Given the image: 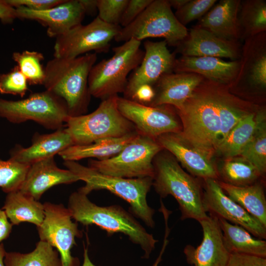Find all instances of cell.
Returning a JSON list of instances; mask_svg holds the SVG:
<instances>
[{
	"mask_svg": "<svg viewBox=\"0 0 266 266\" xmlns=\"http://www.w3.org/2000/svg\"><path fill=\"white\" fill-rule=\"evenodd\" d=\"M225 266H266V258L241 253H230Z\"/></svg>",
	"mask_w": 266,
	"mask_h": 266,
	"instance_id": "obj_42",
	"label": "cell"
},
{
	"mask_svg": "<svg viewBox=\"0 0 266 266\" xmlns=\"http://www.w3.org/2000/svg\"><path fill=\"white\" fill-rule=\"evenodd\" d=\"M29 167L10 158L5 161L0 159V187L2 190L7 194L19 190Z\"/></svg>",
	"mask_w": 266,
	"mask_h": 266,
	"instance_id": "obj_36",
	"label": "cell"
},
{
	"mask_svg": "<svg viewBox=\"0 0 266 266\" xmlns=\"http://www.w3.org/2000/svg\"><path fill=\"white\" fill-rule=\"evenodd\" d=\"M216 0H189L181 8L176 10L174 15L183 26L192 21L200 19L216 3Z\"/></svg>",
	"mask_w": 266,
	"mask_h": 266,
	"instance_id": "obj_37",
	"label": "cell"
},
{
	"mask_svg": "<svg viewBox=\"0 0 266 266\" xmlns=\"http://www.w3.org/2000/svg\"><path fill=\"white\" fill-rule=\"evenodd\" d=\"M79 180L80 178L70 170L59 167L54 157H51L30 166L19 190L38 200L53 186Z\"/></svg>",
	"mask_w": 266,
	"mask_h": 266,
	"instance_id": "obj_21",
	"label": "cell"
},
{
	"mask_svg": "<svg viewBox=\"0 0 266 266\" xmlns=\"http://www.w3.org/2000/svg\"><path fill=\"white\" fill-rule=\"evenodd\" d=\"M218 182L229 197L266 227V198L261 183L237 186L221 181Z\"/></svg>",
	"mask_w": 266,
	"mask_h": 266,
	"instance_id": "obj_28",
	"label": "cell"
},
{
	"mask_svg": "<svg viewBox=\"0 0 266 266\" xmlns=\"http://www.w3.org/2000/svg\"><path fill=\"white\" fill-rule=\"evenodd\" d=\"M118 108L141 135L154 139L181 131V126L167 105L153 106L118 97Z\"/></svg>",
	"mask_w": 266,
	"mask_h": 266,
	"instance_id": "obj_13",
	"label": "cell"
},
{
	"mask_svg": "<svg viewBox=\"0 0 266 266\" xmlns=\"http://www.w3.org/2000/svg\"><path fill=\"white\" fill-rule=\"evenodd\" d=\"M218 83L204 78L192 97L176 109L182 122L180 135L212 156L219 144L220 131Z\"/></svg>",
	"mask_w": 266,
	"mask_h": 266,
	"instance_id": "obj_1",
	"label": "cell"
},
{
	"mask_svg": "<svg viewBox=\"0 0 266 266\" xmlns=\"http://www.w3.org/2000/svg\"><path fill=\"white\" fill-rule=\"evenodd\" d=\"M157 141L163 148L169 152L191 174L203 179L218 178V170L213 161V156L195 146L179 133H166Z\"/></svg>",
	"mask_w": 266,
	"mask_h": 266,
	"instance_id": "obj_20",
	"label": "cell"
},
{
	"mask_svg": "<svg viewBox=\"0 0 266 266\" xmlns=\"http://www.w3.org/2000/svg\"><path fill=\"white\" fill-rule=\"evenodd\" d=\"M64 165L85 182V185L78 189L80 191L88 195L93 190H108L127 201L132 213L147 226L154 227L155 210L148 205L146 200L153 178H126L107 175L76 161H64Z\"/></svg>",
	"mask_w": 266,
	"mask_h": 266,
	"instance_id": "obj_5",
	"label": "cell"
},
{
	"mask_svg": "<svg viewBox=\"0 0 266 266\" xmlns=\"http://www.w3.org/2000/svg\"><path fill=\"white\" fill-rule=\"evenodd\" d=\"M13 60L31 85H43L44 80V68L41 62L44 57L42 53L37 51L24 50L14 52Z\"/></svg>",
	"mask_w": 266,
	"mask_h": 266,
	"instance_id": "obj_35",
	"label": "cell"
},
{
	"mask_svg": "<svg viewBox=\"0 0 266 266\" xmlns=\"http://www.w3.org/2000/svg\"><path fill=\"white\" fill-rule=\"evenodd\" d=\"M241 0H219L200 20L196 25L217 36L230 41L241 39L238 12Z\"/></svg>",
	"mask_w": 266,
	"mask_h": 266,
	"instance_id": "obj_25",
	"label": "cell"
},
{
	"mask_svg": "<svg viewBox=\"0 0 266 266\" xmlns=\"http://www.w3.org/2000/svg\"><path fill=\"white\" fill-rule=\"evenodd\" d=\"M154 160L152 185L161 198L171 195L175 198L181 219H193L199 222L207 218L200 182L186 172L170 154L159 153Z\"/></svg>",
	"mask_w": 266,
	"mask_h": 266,
	"instance_id": "obj_4",
	"label": "cell"
},
{
	"mask_svg": "<svg viewBox=\"0 0 266 266\" xmlns=\"http://www.w3.org/2000/svg\"><path fill=\"white\" fill-rule=\"evenodd\" d=\"M203 188V204L206 213L243 227L257 238L266 239V227L229 197L218 180L204 179Z\"/></svg>",
	"mask_w": 266,
	"mask_h": 266,
	"instance_id": "obj_15",
	"label": "cell"
},
{
	"mask_svg": "<svg viewBox=\"0 0 266 266\" xmlns=\"http://www.w3.org/2000/svg\"><path fill=\"white\" fill-rule=\"evenodd\" d=\"M15 9L17 18L37 21L47 27L50 37H57L81 24L86 14L79 0H65L43 11L31 10L24 6Z\"/></svg>",
	"mask_w": 266,
	"mask_h": 266,
	"instance_id": "obj_18",
	"label": "cell"
},
{
	"mask_svg": "<svg viewBox=\"0 0 266 266\" xmlns=\"http://www.w3.org/2000/svg\"><path fill=\"white\" fill-rule=\"evenodd\" d=\"M2 209L13 225L27 222L38 227L44 218L43 204L19 190L7 194Z\"/></svg>",
	"mask_w": 266,
	"mask_h": 266,
	"instance_id": "obj_27",
	"label": "cell"
},
{
	"mask_svg": "<svg viewBox=\"0 0 266 266\" xmlns=\"http://www.w3.org/2000/svg\"><path fill=\"white\" fill-rule=\"evenodd\" d=\"M173 13L167 0H153L132 23L122 28L115 37L117 42L150 37H163L167 45L177 46L188 35Z\"/></svg>",
	"mask_w": 266,
	"mask_h": 266,
	"instance_id": "obj_9",
	"label": "cell"
},
{
	"mask_svg": "<svg viewBox=\"0 0 266 266\" xmlns=\"http://www.w3.org/2000/svg\"><path fill=\"white\" fill-rule=\"evenodd\" d=\"M257 110L246 115L217 146L215 152L227 158L238 156L252 137L257 124Z\"/></svg>",
	"mask_w": 266,
	"mask_h": 266,
	"instance_id": "obj_30",
	"label": "cell"
},
{
	"mask_svg": "<svg viewBox=\"0 0 266 266\" xmlns=\"http://www.w3.org/2000/svg\"><path fill=\"white\" fill-rule=\"evenodd\" d=\"M224 179L221 181L233 185L244 186L257 182L262 176L256 168L249 161L241 157H234L224 162L218 171V177Z\"/></svg>",
	"mask_w": 266,
	"mask_h": 266,
	"instance_id": "obj_34",
	"label": "cell"
},
{
	"mask_svg": "<svg viewBox=\"0 0 266 266\" xmlns=\"http://www.w3.org/2000/svg\"><path fill=\"white\" fill-rule=\"evenodd\" d=\"M129 0H98V17L104 22L119 25Z\"/></svg>",
	"mask_w": 266,
	"mask_h": 266,
	"instance_id": "obj_39",
	"label": "cell"
},
{
	"mask_svg": "<svg viewBox=\"0 0 266 266\" xmlns=\"http://www.w3.org/2000/svg\"><path fill=\"white\" fill-rule=\"evenodd\" d=\"M199 223L202 240L196 247L189 244L185 247L187 262L191 266H225L230 253L225 246L218 218L209 214Z\"/></svg>",
	"mask_w": 266,
	"mask_h": 266,
	"instance_id": "obj_17",
	"label": "cell"
},
{
	"mask_svg": "<svg viewBox=\"0 0 266 266\" xmlns=\"http://www.w3.org/2000/svg\"><path fill=\"white\" fill-rule=\"evenodd\" d=\"M121 28L120 25L106 23L97 16L89 24H81L56 37L54 57L71 59L92 51L106 53Z\"/></svg>",
	"mask_w": 266,
	"mask_h": 266,
	"instance_id": "obj_11",
	"label": "cell"
},
{
	"mask_svg": "<svg viewBox=\"0 0 266 266\" xmlns=\"http://www.w3.org/2000/svg\"><path fill=\"white\" fill-rule=\"evenodd\" d=\"M239 66V60L227 62L214 57L181 56L175 60L173 72L196 73L229 87L237 74Z\"/></svg>",
	"mask_w": 266,
	"mask_h": 266,
	"instance_id": "obj_23",
	"label": "cell"
},
{
	"mask_svg": "<svg viewBox=\"0 0 266 266\" xmlns=\"http://www.w3.org/2000/svg\"><path fill=\"white\" fill-rule=\"evenodd\" d=\"M5 266H62L58 252L47 242L40 240L32 252L23 254L6 252Z\"/></svg>",
	"mask_w": 266,
	"mask_h": 266,
	"instance_id": "obj_33",
	"label": "cell"
},
{
	"mask_svg": "<svg viewBox=\"0 0 266 266\" xmlns=\"http://www.w3.org/2000/svg\"><path fill=\"white\" fill-rule=\"evenodd\" d=\"M0 117L16 124L33 121L47 129L57 130L63 128L69 115L64 100L45 90L20 100L0 99Z\"/></svg>",
	"mask_w": 266,
	"mask_h": 266,
	"instance_id": "obj_10",
	"label": "cell"
},
{
	"mask_svg": "<svg viewBox=\"0 0 266 266\" xmlns=\"http://www.w3.org/2000/svg\"><path fill=\"white\" fill-rule=\"evenodd\" d=\"M82 266H95L90 260L87 249H84V261Z\"/></svg>",
	"mask_w": 266,
	"mask_h": 266,
	"instance_id": "obj_48",
	"label": "cell"
},
{
	"mask_svg": "<svg viewBox=\"0 0 266 266\" xmlns=\"http://www.w3.org/2000/svg\"><path fill=\"white\" fill-rule=\"evenodd\" d=\"M163 147L156 139L140 134L112 157L91 160L88 166L103 174L126 178H153V161Z\"/></svg>",
	"mask_w": 266,
	"mask_h": 266,
	"instance_id": "obj_8",
	"label": "cell"
},
{
	"mask_svg": "<svg viewBox=\"0 0 266 266\" xmlns=\"http://www.w3.org/2000/svg\"><path fill=\"white\" fill-rule=\"evenodd\" d=\"M17 18L15 8L9 4L6 0H0V19L5 24L12 23Z\"/></svg>",
	"mask_w": 266,
	"mask_h": 266,
	"instance_id": "obj_44",
	"label": "cell"
},
{
	"mask_svg": "<svg viewBox=\"0 0 266 266\" xmlns=\"http://www.w3.org/2000/svg\"><path fill=\"white\" fill-rule=\"evenodd\" d=\"M153 0H129L120 24L127 27L137 18Z\"/></svg>",
	"mask_w": 266,
	"mask_h": 266,
	"instance_id": "obj_40",
	"label": "cell"
},
{
	"mask_svg": "<svg viewBox=\"0 0 266 266\" xmlns=\"http://www.w3.org/2000/svg\"><path fill=\"white\" fill-rule=\"evenodd\" d=\"M218 219L225 246L230 253L266 257V241L265 240L254 237L240 226L221 218Z\"/></svg>",
	"mask_w": 266,
	"mask_h": 266,
	"instance_id": "obj_29",
	"label": "cell"
},
{
	"mask_svg": "<svg viewBox=\"0 0 266 266\" xmlns=\"http://www.w3.org/2000/svg\"><path fill=\"white\" fill-rule=\"evenodd\" d=\"M5 253L3 244L2 243H0V266H5L4 263Z\"/></svg>",
	"mask_w": 266,
	"mask_h": 266,
	"instance_id": "obj_49",
	"label": "cell"
},
{
	"mask_svg": "<svg viewBox=\"0 0 266 266\" xmlns=\"http://www.w3.org/2000/svg\"><path fill=\"white\" fill-rule=\"evenodd\" d=\"M117 95L102 100L88 114L69 116L66 129L73 145H85L100 139L118 138L136 131L133 125L120 112Z\"/></svg>",
	"mask_w": 266,
	"mask_h": 266,
	"instance_id": "obj_7",
	"label": "cell"
},
{
	"mask_svg": "<svg viewBox=\"0 0 266 266\" xmlns=\"http://www.w3.org/2000/svg\"><path fill=\"white\" fill-rule=\"evenodd\" d=\"M155 95V91L152 86L144 85L137 89L132 100L147 105L153 100Z\"/></svg>",
	"mask_w": 266,
	"mask_h": 266,
	"instance_id": "obj_43",
	"label": "cell"
},
{
	"mask_svg": "<svg viewBox=\"0 0 266 266\" xmlns=\"http://www.w3.org/2000/svg\"><path fill=\"white\" fill-rule=\"evenodd\" d=\"M139 133L136 131L124 136L105 138L85 145H72L59 154L64 161H77L87 158L107 159L118 154Z\"/></svg>",
	"mask_w": 266,
	"mask_h": 266,
	"instance_id": "obj_26",
	"label": "cell"
},
{
	"mask_svg": "<svg viewBox=\"0 0 266 266\" xmlns=\"http://www.w3.org/2000/svg\"><path fill=\"white\" fill-rule=\"evenodd\" d=\"M167 45L165 40L144 42L143 59L128 78L124 98L132 100L139 87L144 85L153 86L162 76L173 72L176 53H171Z\"/></svg>",
	"mask_w": 266,
	"mask_h": 266,
	"instance_id": "obj_16",
	"label": "cell"
},
{
	"mask_svg": "<svg viewBox=\"0 0 266 266\" xmlns=\"http://www.w3.org/2000/svg\"><path fill=\"white\" fill-rule=\"evenodd\" d=\"M73 145L66 128H60L48 134L36 133L28 147L17 145L10 153V159L30 166L35 163L54 157L56 154Z\"/></svg>",
	"mask_w": 266,
	"mask_h": 266,
	"instance_id": "obj_24",
	"label": "cell"
},
{
	"mask_svg": "<svg viewBox=\"0 0 266 266\" xmlns=\"http://www.w3.org/2000/svg\"><path fill=\"white\" fill-rule=\"evenodd\" d=\"M12 226L4 211L0 208V243L9 236Z\"/></svg>",
	"mask_w": 266,
	"mask_h": 266,
	"instance_id": "obj_45",
	"label": "cell"
},
{
	"mask_svg": "<svg viewBox=\"0 0 266 266\" xmlns=\"http://www.w3.org/2000/svg\"><path fill=\"white\" fill-rule=\"evenodd\" d=\"M237 74L229 87L230 92L244 90L263 95L266 88V32L244 40Z\"/></svg>",
	"mask_w": 266,
	"mask_h": 266,
	"instance_id": "obj_14",
	"label": "cell"
},
{
	"mask_svg": "<svg viewBox=\"0 0 266 266\" xmlns=\"http://www.w3.org/2000/svg\"><path fill=\"white\" fill-rule=\"evenodd\" d=\"M28 81L18 66L10 71L0 74V93L23 97L28 90Z\"/></svg>",
	"mask_w": 266,
	"mask_h": 266,
	"instance_id": "obj_38",
	"label": "cell"
},
{
	"mask_svg": "<svg viewBox=\"0 0 266 266\" xmlns=\"http://www.w3.org/2000/svg\"><path fill=\"white\" fill-rule=\"evenodd\" d=\"M67 208L72 218L84 225H96L108 234L115 233L127 235L144 251L148 258L158 240L129 212L118 205L100 206L91 202L79 190L69 196Z\"/></svg>",
	"mask_w": 266,
	"mask_h": 266,
	"instance_id": "obj_3",
	"label": "cell"
},
{
	"mask_svg": "<svg viewBox=\"0 0 266 266\" xmlns=\"http://www.w3.org/2000/svg\"><path fill=\"white\" fill-rule=\"evenodd\" d=\"M241 47L239 41L221 38L209 31L195 26L176 46L175 53L181 56L226 58L240 59Z\"/></svg>",
	"mask_w": 266,
	"mask_h": 266,
	"instance_id": "obj_19",
	"label": "cell"
},
{
	"mask_svg": "<svg viewBox=\"0 0 266 266\" xmlns=\"http://www.w3.org/2000/svg\"><path fill=\"white\" fill-rule=\"evenodd\" d=\"M162 255V254H161ZM161 255L159 257V258H158L157 260L156 261V263L153 265V266H157L159 262L161 260Z\"/></svg>",
	"mask_w": 266,
	"mask_h": 266,
	"instance_id": "obj_50",
	"label": "cell"
},
{
	"mask_svg": "<svg viewBox=\"0 0 266 266\" xmlns=\"http://www.w3.org/2000/svg\"><path fill=\"white\" fill-rule=\"evenodd\" d=\"M141 41L131 39L113 48V55L94 65L88 77V88L95 98L106 99L124 93L129 73L141 63L144 52Z\"/></svg>",
	"mask_w": 266,
	"mask_h": 266,
	"instance_id": "obj_6",
	"label": "cell"
},
{
	"mask_svg": "<svg viewBox=\"0 0 266 266\" xmlns=\"http://www.w3.org/2000/svg\"><path fill=\"white\" fill-rule=\"evenodd\" d=\"M264 108L256 111V127L247 144L240 152V156L249 161L258 170L261 175L266 170V124Z\"/></svg>",
	"mask_w": 266,
	"mask_h": 266,
	"instance_id": "obj_31",
	"label": "cell"
},
{
	"mask_svg": "<svg viewBox=\"0 0 266 266\" xmlns=\"http://www.w3.org/2000/svg\"><path fill=\"white\" fill-rule=\"evenodd\" d=\"M203 79L202 76L194 73L173 72L165 74L153 86L155 97L147 105H167L178 109L192 97Z\"/></svg>",
	"mask_w": 266,
	"mask_h": 266,
	"instance_id": "obj_22",
	"label": "cell"
},
{
	"mask_svg": "<svg viewBox=\"0 0 266 266\" xmlns=\"http://www.w3.org/2000/svg\"><path fill=\"white\" fill-rule=\"evenodd\" d=\"M238 18L241 39L266 32V0H241Z\"/></svg>",
	"mask_w": 266,
	"mask_h": 266,
	"instance_id": "obj_32",
	"label": "cell"
},
{
	"mask_svg": "<svg viewBox=\"0 0 266 266\" xmlns=\"http://www.w3.org/2000/svg\"><path fill=\"white\" fill-rule=\"evenodd\" d=\"M14 8L24 6L33 11H43L54 7L65 0H6Z\"/></svg>",
	"mask_w": 266,
	"mask_h": 266,
	"instance_id": "obj_41",
	"label": "cell"
},
{
	"mask_svg": "<svg viewBox=\"0 0 266 266\" xmlns=\"http://www.w3.org/2000/svg\"><path fill=\"white\" fill-rule=\"evenodd\" d=\"M85 13L94 14L98 11V0H79Z\"/></svg>",
	"mask_w": 266,
	"mask_h": 266,
	"instance_id": "obj_46",
	"label": "cell"
},
{
	"mask_svg": "<svg viewBox=\"0 0 266 266\" xmlns=\"http://www.w3.org/2000/svg\"><path fill=\"white\" fill-rule=\"evenodd\" d=\"M44 218L37 231L40 240L45 241L59 253L62 266H79L77 258L71 254L76 244L75 237L81 236L77 223L71 220V214L62 204L43 203Z\"/></svg>",
	"mask_w": 266,
	"mask_h": 266,
	"instance_id": "obj_12",
	"label": "cell"
},
{
	"mask_svg": "<svg viewBox=\"0 0 266 266\" xmlns=\"http://www.w3.org/2000/svg\"><path fill=\"white\" fill-rule=\"evenodd\" d=\"M97 59L96 53L71 59L54 57L44 68L43 85L65 102L69 116L85 113L91 95L88 77Z\"/></svg>",
	"mask_w": 266,
	"mask_h": 266,
	"instance_id": "obj_2",
	"label": "cell"
},
{
	"mask_svg": "<svg viewBox=\"0 0 266 266\" xmlns=\"http://www.w3.org/2000/svg\"><path fill=\"white\" fill-rule=\"evenodd\" d=\"M171 7L178 10L186 4L189 0H167Z\"/></svg>",
	"mask_w": 266,
	"mask_h": 266,
	"instance_id": "obj_47",
	"label": "cell"
}]
</instances>
